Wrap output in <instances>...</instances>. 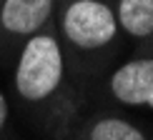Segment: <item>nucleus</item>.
<instances>
[{
    "mask_svg": "<svg viewBox=\"0 0 153 140\" xmlns=\"http://www.w3.org/2000/svg\"><path fill=\"white\" fill-rule=\"evenodd\" d=\"M116 10L105 0H68L60 13V35L68 45L83 53L108 48L118 38Z\"/></svg>",
    "mask_w": 153,
    "mask_h": 140,
    "instance_id": "obj_2",
    "label": "nucleus"
},
{
    "mask_svg": "<svg viewBox=\"0 0 153 140\" xmlns=\"http://www.w3.org/2000/svg\"><path fill=\"white\" fill-rule=\"evenodd\" d=\"M85 140H148V135L128 118L98 115L85 125Z\"/></svg>",
    "mask_w": 153,
    "mask_h": 140,
    "instance_id": "obj_6",
    "label": "nucleus"
},
{
    "mask_svg": "<svg viewBox=\"0 0 153 140\" xmlns=\"http://www.w3.org/2000/svg\"><path fill=\"white\" fill-rule=\"evenodd\" d=\"M65 80V53L50 30L30 35L18 48L13 65V88L25 105H45L60 93Z\"/></svg>",
    "mask_w": 153,
    "mask_h": 140,
    "instance_id": "obj_1",
    "label": "nucleus"
},
{
    "mask_svg": "<svg viewBox=\"0 0 153 140\" xmlns=\"http://www.w3.org/2000/svg\"><path fill=\"white\" fill-rule=\"evenodd\" d=\"M108 95L126 108L153 110V58H131L108 75Z\"/></svg>",
    "mask_w": 153,
    "mask_h": 140,
    "instance_id": "obj_4",
    "label": "nucleus"
},
{
    "mask_svg": "<svg viewBox=\"0 0 153 140\" xmlns=\"http://www.w3.org/2000/svg\"><path fill=\"white\" fill-rule=\"evenodd\" d=\"M113 10L120 33L136 40L153 35V0H118Z\"/></svg>",
    "mask_w": 153,
    "mask_h": 140,
    "instance_id": "obj_5",
    "label": "nucleus"
},
{
    "mask_svg": "<svg viewBox=\"0 0 153 140\" xmlns=\"http://www.w3.org/2000/svg\"><path fill=\"white\" fill-rule=\"evenodd\" d=\"M55 0H0V45L20 48L30 35L45 30Z\"/></svg>",
    "mask_w": 153,
    "mask_h": 140,
    "instance_id": "obj_3",
    "label": "nucleus"
},
{
    "mask_svg": "<svg viewBox=\"0 0 153 140\" xmlns=\"http://www.w3.org/2000/svg\"><path fill=\"white\" fill-rule=\"evenodd\" d=\"M8 120H10V100H8V95H5V90L0 88V138H3V133H5Z\"/></svg>",
    "mask_w": 153,
    "mask_h": 140,
    "instance_id": "obj_7",
    "label": "nucleus"
}]
</instances>
